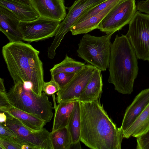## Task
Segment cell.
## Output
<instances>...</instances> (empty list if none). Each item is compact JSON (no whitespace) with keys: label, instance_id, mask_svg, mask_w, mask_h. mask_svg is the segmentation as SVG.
<instances>
[{"label":"cell","instance_id":"1","mask_svg":"<svg viewBox=\"0 0 149 149\" xmlns=\"http://www.w3.org/2000/svg\"><path fill=\"white\" fill-rule=\"evenodd\" d=\"M100 98L80 102L81 132L80 140L93 149H120L123 137L100 104Z\"/></svg>","mask_w":149,"mask_h":149},{"label":"cell","instance_id":"2","mask_svg":"<svg viewBox=\"0 0 149 149\" xmlns=\"http://www.w3.org/2000/svg\"><path fill=\"white\" fill-rule=\"evenodd\" d=\"M2 52L14 83H24L26 88L41 95L44 81L40 52L21 41L9 42L3 47Z\"/></svg>","mask_w":149,"mask_h":149},{"label":"cell","instance_id":"3","mask_svg":"<svg viewBox=\"0 0 149 149\" xmlns=\"http://www.w3.org/2000/svg\"><path fill=\"white\" fill-rule=\"evenodd\" d=\"M138 59L126 35H116L112 44L108 81L119 93L130 94L133 92L139 70Z\"/></svg>","mask_w":149,"mask_h":149},{"label":"cell","instance_id":"4","mask_svg":"<svg viewBox=\"0 0 149 149\" xmlns=\"http://www.w3.org/2000/svg\"><path fill=\"white\" fill-rule=\"evenodd\" d=\"M6 95L12 106L33 115L47 122L52 119L54 107L44 92L41 95H38L31 89L26 88L24 83L19 82L14 83L6 93Z\"/></svg>","mask_w":149,"mask_h":149},{"label":"cell","instance_id":"5","mask_svg":"<svg viewBox=\"0 0 149 149\" xmlns=\"http://www.w3.org/2000/svg\"><path fill=\"white\" fill-rule=\"evenodd\" d=\"M113 33L101 36L84 34L78 44V56L102 71H106L109 65Z\"/></svg>","mask_w":149,"mask_h":149},{"label":"cell","instance_id":"6","mask_svg":"<svg viewBox=\"0 0 149 149\" xmlns=\"http://www.w3.org/2000/svg\"><path fill=\"white\" fill-rule=\"evenodd\" d=\"M137 58L149 60V14L137 10L126 35Z\"/></svg>","mask_w":149,"mask_h":149},{"label":"cell","instance_id":"7","mask_svg":"<svg viewBox=\"0 0 149 149\" xmlns=\"http://www.w3.org/2000/svg\"><path fill=\"white\" fill-rule=\"evenodd\" d=\"M105 0H75L68 8V13L65 19L60 24L54 39L48 48L47 55L53 59L56 51L65 35L69 31L77 20L84 13L103 2Z\"/></svg>","mask_w":149,"mask_h":149},{"label":"cell","instance_id":"8","mask_svg":"<svg viewBox=\"0 0 149 149\" xmlns=\"http://www.w3.org/2000/svg\"><path fill=\"white\" fill-rule=\"evenodd\" d=\"M7 119L4 125L12 131L25 144L33 149H52L50 132L45 128L38 130L31 129L16 118L5 112Z\"/></svg>","mask_w":149,"mask_h":149},{"label":"cell","instance_id":"9","mask_svg":"<svg viewBox=\"0 0 149 149\" xmlns=\"http://www.w3.org/2000/svg\"><path fill=\"white\" fill-rule=\"evenodd\" d=\"M137 10L135 0H121L102 19L97 29L107 34L114 33L129 24Z\"/></svg>","mask_w":149,"mask_h":149},{"label":"cell","instance_id":"10","mask_svg":"<svg viewBox=\"0 0 149 149\" xmlns=\"http://www.w3.org/2000/svg\"><path fill=\"white\" fill-rule=\"evenodd\" d=\"M61 22L40 17L31 21H20L19 28L23 40L37 42L54 36Z\"/></svg>","mask_w":149,"mask_h":149},{"label":"cell","instance_id":"11","mask_svg":"<svg viewBox=\"0 0 149 149\" xmlns=\"http://www.w3.org/2000/svg\"><path fill=\"white\" fill-rule=\"evenodd\" d=\"M95 67L86 64L76 73L70 81L56 93L57 103L78 100L80 95L90 80Z\"/></svg>","mask_w":149,"mask_h":149},{"label":"cell","instance_id":"12","mask_svg":"<svg viewBox=\"0 0 149 149\" xmlns=\"http://www.w3.org/2000/svg\"><path fill=\"white\" fill-rule=\"evenodd\" d=\"M40 17L61 22L66 15L64 0H31Z\"/></svg>","mask_w":149,"mask_h":149},{"label":"cell","instance_id":"13","mask_svg":"<svg viewBox=\"0 0 149 149\" xmlns=\"http://www.w3.org/2000/svg\"><path fill=\"white\" fill-rule=\"evenodd\" d=\"M149 103V88L142 90L126 109L120 128L123 134Z\"/></svg>","mask_w":149,"mask_h":149},{"label":"cell","instance_id":"14","mask_svg":"<svg viewBox=\"0 0 149 149\" xmlns=\"http://www.w3.org/2000/svg\"><path fill=\"white\" fill-rule=\"evenodd\" d=\"M20 21L11 11L0 5V31L7 37L9 42L23 40L19 28Z\"/></svg>","mask_w":149,"mask_h":149},{"label":"cell","instance_id":"15","mask_svg":"<svg viewBox=\"0 0 149 149\" xmlns=\"http://www.w3.org/2000/svg\"><path fill=\"white\" fill-rule=\"evenodd\" d=\"M102 71L95 67L92 76L78 100L82 102L93 101L100 98L102 92Z\"/></svg>","mask_w":149,"mask_h":149},{"label":"cell","instance_id":"16","mask_svg":"<svg viewBox=\"0 0 149 149\" xmlns=\"http://www.w3.org/2000/svg\"><path fill=\"white\" fill-rule=\"evenodd\" d=\"M119 2L112 4L99 13L82 22L74 24L70 29L72 34H86L97 29L102 19Z\"/></svg>","mask_w":149,"mask_h":149},{"label":"cell","instance_id":"17","mask_svg":"<svg viewBox=\"0 0 149 149\" xmlns=\"http://www.w3.org/2000/svg\"><path fill=\"white\" fill-rule=\"evenodd\" d=\"M0 5L11 11L20 21H31L40 17L32 5L23 4L12 0H0Z\"/></svg>","mask_w":149,"mask_h":149},{"label":"cell","instance_id":"18","mask_svg":"<svg viewBox=\"0 0 149 149\" xmlns=\"http://www.w3.org/2000/svg\"><path fill=\"white\" fill-rule=\"evenodd\" d=\"M0 110L7 113L16 118L27 127L38 130L43 128L47 123L32 114L15 108L11 105L0 108Z\"/></svg>","mask_w":149,"mask_h":149},{"label":"cell","instance_id":"19","mask_svg":"<svg viewBox=\"0 0 149 149\" xmlns=\"http://www.w3.org/2000/svg\"><path fill=\"white\" fill-rule=\"evenodd\" d=\"M76 101L62 102L56 106L52 132L67 126Z\"/></svg>","mask_w":149,"mask_h":149},{"label":"cell","instance_id":"20","mask_svg":"<svg viewBox=\"0 0 149 149\" xmlns=\"http://www.w3.org/2000/svg\"><path fill=\"white\" fill-rule=\"evenodd\" d=\"M149 129V103L132 125L123 134L124 138H137Z\"/></svg>","mask_w":149,"mask_h":149},{"label":"cell","instance_id":"21","mask_svg":"<svg viewBox=\"0 0 149 149\" xmlns=\"http://www.w3.org/2000/svg\"><path fill=\"white\" fill-rule=\"evenodd\" d=\"M67 127L71 136L72 142L79 141L81 119L80 102L78 100L75 102Z\"/></svg>","mask_w":149,"mask_h":149},{"label":"cell","instance_id":"22","mask_svg":"<svg viewBox=\"0 0 149 149\" xmlns=\"http://www.w3.org/2000/svg\"><path fill=\"white\" fill-rule=\"evenodd\" d=\"M50 139L52 149H69L72 142L67 126L50 132Z\"/></svg>","mask_w":149,"mask_h":149},{"label":"cell","instance_id":"23","mask_svg":"<svg viewBox=\"0 0 149 149\" xmlns=\"http://www.w3.org/2000/svg\"><path fill=\"white\" fill-rule=\"evenodd\" d=\"M85 63L77 61L66 54L64 60L55 65L50 70L51 75L61 72L76 73L86 65Z\"/></svg>","mask_w":149,"mask_h":149},{"label":"cell","instance_id":"24","mask_svg":"<svg viewBox=\"0 0 149 149\" xmlns=\"http://www.w3.org/2000/svg\"><path fill=\"white\" fill-rule=\"evenodd\" d=\"M120 0H105L103 2L84 13L77 20L74 24L79 23L88 19L103 10L112 4L119 1Z\"/></svg>","mask_w":149,"mask_h":149},{"label":"cell","instance_id":"25","mask_svg":"<svg viewBox=\"0 0 149 149\" xmlns=\"http://www.w3.org/2000/svg\"><path fill=\"white\" fill-rule=\"evenodd\" d=\"M0 137L7 139L22 146L25 144L3 123L0 124Z\"/></svg>","mask_w":149,"mask_h":149},{"label":"cell","instance_id":"26","mask_svg":"<svg viewBox=\"0 0 149 149\" xmlns=\"http://www.w3.org/2000/svg\"><path fill=\"white\" fill-rule=\"evenodd\" d=\"M75 73L61 72L52 75L51 77L53 78L55 81L58 84L60 89L68 83Z\"/></svg>","mask_w":149,"mask_h":149},{"label":"cell","instance_id":"27","mask_svg":"<svg viewBox=\"0 0 149 149\" xmlns=\"http://www.w3.org/2000/svg\"><path fill=\"white\" fill-rule=\"evenodd\" d=\"M60 89L58 85L52 77L50 81L44 82L42 87V91L49 95L54 94L58 91Z\"/></svg>","mask_w":149,"mask_h":149},{"label":"cell","instance_id":"28","mask_svg":"<svg viewBox=\"0 0 149 149\" xmlns=\"http://www.w3.org/2000/svg\"><path fill=\"white\" fill-rule=\"evenodd\" d=\"M136 138V149H149V129Z\"/></svg>","mask_w":149,"mask_h":149},{"label":"cell","instance_id":"29","mask_svg":"<svg viewBox=\"0 0 149 149\" xmlns=\"http://www.w3.org/2000/svg\"><path fill=\"white\" fill-rule=\"evenodd\" d=\"M21 146L7 139L0 137V149H21Z\"/></svg>","mask_w":149,"mask_h":149},{"label":"cell","instance_id":"30","mask_svg":"<svg viewBox=\"0 0 149 149\" xmlns=\"http://www.w3.org/2000/svg\"><path fill=\"white\" fill-rule=\"evenodd\" d=\"M6 93H0V108L8 107L11 105L8 100Z\"/></svg>","mask_w":149,"mask_h":149},{"label":"cell","instance_id":"31","mask_svg":"<svg viewBox=\"0 0 149 149\" xmlns=\"http://www.w3.org/2000/svg\"><path fill=\"white\" fill-rule=\"evenodd\" d=\"M80 140L75 142H72L69 149H81V148Z\"/></svg>","mask_w":149,"mask_h":149},{"label":"cell","instance_id":"32","mask_svg":"<svg viewBox=\"0 0 149 149\" xmlns=\"http://www.w3.org/2000/svg\"><path fill=\"white\" fill-rule=\"evenodd\" d=\"M0 124L5 123L7 119V116L5 112L0 110Z\"/></svg>","mask_w":149,"mask_h":149},{"label":"cell","instance_id":"33","mask_svg":"<svg viewBox=\"0 0 149 149\" xmlns=\"http://www.w3.org/2000/svg\"><path fill=\"white\" fill-rule=\"evenodd\" d=\"M3 79L2 78H0V93H6L5 87Z\"/></svg>","mask_w":149,"mask_h":149},{"label":"cell","instance_id":"34","mask_svg":"<svg viewBox=\"0 0 149 149\" xmlns=\"http://www.w3.org/2000/svg\"><path fill=\"white\" fill-rule=\"evenodd\" d=\"M23 4L31 5V0H12Z\"/></svg>","mask_w":149,"mask_h":149},{"label":"cell","instance_id":"35","mask_svg":"<svg viewBox=\"0 0 149 149\" xmlns=\"http://www.w3.org/2000/svg\"><path fill=\"white\" fill-rule=\"evenodd\" d=\"M32 149V148L27 144H24L22 145L21 147V149Z\"/></svg>","mask_w":149,"mask_h":149},{"label":"cell","instance_id":"36","mask_svg":"<svg viewBox=\"0 0 149 149\" xmlns=\"http://www.w3.org/2000/svg\"><path fill=\"white\" fill-rule=\"evenodd\" d=\"M148 61H149V60Z\"/></svg>","mask_w":149,"mask_h":149}]
</instances>
